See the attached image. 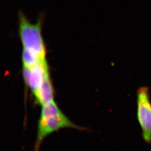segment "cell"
Returning a JSON list of instances; mask_svg holds the SVG:
<instances>
[{"label": "cell", "instance_id": "cell-1", "mask_svg": "<svg viewBox=\"0 0 151 151\" xmlns=\"http://www.w3.org/2000/svg\"><path fill=\"white\" fill-rule=\"evenodd\" d=\"M64 128L89 131L88 128L81 127L73 123L61 111L54 100L42 106L37 126L34 151H39L42 143L47 136Z\"/></svg>", "mask_w": 151, "mask_h": 151}, {"label": "cell", "instance_id": "cell-2", "mask_svg": "<svg viewBox=\"0 0 151 151\" xmlns=\"http://www.w3.org/2000/svg\"><path fill=\"white\" fill-rule=\"evenodd\" d=\"M19 34L24 49L46 60V50L41 33V21L32 24L22 12L19 13Z\"/></svg>", "mask_w": 151, "mask_h": 151}, {"label": "cell", "instance_id": "cell-3", "mask_svg": "<svg viewBox=\"0 0 151 151\" xmlns=\"http://www.w3.org/2000/svg\"><path fill=\"white\" fill-rule=\"evenodd\" d=\"M137 119L142 130L143 139L151 144V101L149 89L141 86L137 91Z\"/></svg>", "mask_w": 151, "mask_h": 151}, {"label": "cell", "instance_id": "cell-4", "mask_svg": "<svg viewBox=\"0 0 151 151\" xmlns=\"http://www.w3.org/2000/svg\"><path fill=\"white\" fill-rule=\"evenodd\" d=\"M49 74L47 62L42 63L32 68L23 67L24 81L33 94L38 89L45 78Z\"/></svg>", "mask_w": 151, "mask_h": 151}, {"label": "cell", "instance_id": "cell-5", "mask_svg": "<svg viewBox=\"0 0 151 151\" xmlns=\"http://www.w3.org/2000/svg\"><path fill=\"white\" fill-rule=\"evenodd\" d=\"M33 94L35 103L42 106L54 100V89L50 81V74L46 76L40 87Z\"/></svg>", "mask_w": 151, "mask_h": 151}, {"label": "cell", "instance_id": "cell-6", "mask_svg": "<svg viewBox=\"0 0 151 151\" xmlns=\"http://www.w3.org/2000/svg\"><path fill=\"white\" fill-rule=\"evenodd\" d=\"M23 67L32 68L42 63L46 62V60H42L38 56L28 50L23 49L22 54Z\"/></svg>", "mask_w": 151, "mask_h": 151}]
</instances>
